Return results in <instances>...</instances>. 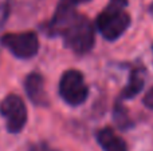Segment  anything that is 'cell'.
Instances as JSON below:
<instances>
[{"instance_id": "cell-6", "label": "cell", "mask_w": 153, "mask_h": 151, "mask_svg": "<svg viewBox=\"0 0 153 151\" xmlns=\"http://www.w3.org/2000/svg\"><path fill=\"white\" fill-rule=\"evenodd\" d=\"M24 88L30 100L36 106H48V98L45 90V79L40 74L32 72L26 78Z\"/></svg>"}, {"instance_id": "cell-14", "label": "cell", "mask_w": 153, "mask_h": 151, "mask_svg": "<svg viewBox=\"0 0 153 151\" xmlns=\"http://www.w3.org/2000/svg\"><path fill=\"white\" fill-rule=\"evenodd\" d=\"M151 13H152V16H153V4L151 5Z\"/></svg>"}, {"instance_id": "cell-13", "label": "cell", "mask_w": 153, "mask_h": 151, "mask_svg": "<svg viewBox=\"0 0 153 151\" xmlns=\"http://www.w3.org/2000/svg\"><path fill=\"white\" fill-rule=\"evenodd\" d=\"M59 1L65 3V4L70 5V7L76 8V5H78V4H81V3H86V1H89V0H59Z\"/></svg>"}, {"instance_id": "cell-1", "label": "cell", "mask_w": 153, "mask_h": 151, "mask_svg": "<svg viewBox=\"0 0 153 151\" xmlns=\"http://www.w3.org/2000/svg\"><path fill=\"white\" fill-rule=\"evenodd\" d=\"M54 36H62L65 45L78 55L89 52L94 47L95 42L93 23L86 16L79 15L78 12L62 23Z\"/></svg>"}, {"instance_id": "cell-9", "label": "cell", "mask_w": 153, "mask_h": 151, "mask_svg": "<svg viewBox=\"0 0 153 151\" xmlns=\"http://www.w3.org/2000/svg\"><path fill=\"white\" fill-rule=\"evenodd\" d=\"M114 122L117 123V126H118L120 128H129L130 126H132V122H130V119L128 118V114L126 111H125V108L121 106L120 103H117L116 106H114Z\"/></svg>"}, {"instance_id": "cell-5", "label": "cell", "mask_w": 153, "mask_h": 151, "mask_svg": "<svg viewBox=\"0 0 153 151\" xmlns=\"http://www.w3.org/2000/svg\"><path fill=\"white\" fill-rule=\"evenodd\" d=\"M1 44L19 59L34 58L39 51V40L34 32L4 35L1 37Z\"/></svg>"}, {"instance_id": "cell-4", "label": "cell", "mask_w": 153, "mask_h": 151, "mask_svg": "<svg viewBox=\"0 0 153 151\" xmlns=\"http://www.w3.org/2000/svg\"><path fill=\"white\" fill-rule=\"evenodd\" d=\"M0 114L5 119V127L11 134H18L27 123V108L19 95L10 94L0 103Z\"/></svg>"}, {"instance_id": "cell-8", "label": "cell", "mask_w": 153, "mask_h": 151, "mask_svg": "<svg viewBox=\"0 0 153 151\" xmlns=\"http://www.w3.org/2000/svg\"><path fill=\"white\" fill-rule=\"evenodd\" d=\"M145 84V71L143 68H136L132 71L126 87L121 92V99H132L141 92Z\"/></svg>"}, {"instance_id": "cell-3", "label": "cell", "mask_w": 153, "mask_h": 151, "mask_svg": "<svg viewBox=\"0 0 153 151\" xmlns=\"http://www.w3.org/2000/svg\"><path fill=\"white\" fill-rule=\"evenodd\" d=\"M59 94L70 106L85 103L89 95V88L85 83L83 74L78 70H67L63 72L59 82Z\"/></svg>"}, {"instance_id": "cell-11", "label": "cell", "mask_w": 153, "mask_h": 151, "mask_svg": "<svg viewBox=\"0 0 153 151\" xmlns=\"http://www.w3.org/2000/svg\"><path fill=\"white\" fill-rule=\"evenodd\" d=\"M28 151H58V150H55L51 146H48L46 142H39V143L32 144Z\"/></svg>"}, {"instance_id": "cell-10", "label": "cell", "mask_w": 153, "mask_h": 151, "mask_svg": "<svg viewBox=\"0 0 153 151\" xmlns=\"http://www.w3.org/2000/svg\"><path fill=\"white\" fill-rule=\"evenodd\" d=\"M8 15H10V1L8 0H0V29L4 26Z\"/></svg>"}, {"instance_id": "cell-7", "label": "cell", "mask_w": 153, "mask_h": 151, "mask_svg": "<svg viewBox=\"0 0 153 151\" xmlns=\"http://www.w3.org/2000/svg\"><path fill=\"white\" fill-rule=\"evenodd\" d=\"M97 141L103 151H128V146L124 139L109 127L98 131Z\"/></svg>"}, {"instance_id": "cell-12", "label": "cell", "mask_w": 153, "mask_h": 151, "mask_svg": "<svg viewBox=\"0 0 153 151\" xmlns=\"http://www.w3.org/2000/svg\"><path fill=\"white\" fill-rule=\"evenodd\" d=\"M144 104L153 110V87L148 91V94H146L145 98H144Z\"/></svg>"}, {"instance_id": "cell-2", "label": "cell", "mask_w": 153, "mask_h": 151, "mask_svg": "<svg viewBox=\"0 0 153 151\" xmlns=\"http://www.w3.org/2000/svg\"><path fill=\"white\" fill-rule=\"evenodd\" d=\"M128 0H110L106 8L98 15L97 28L106 40H117L130 24V16L125 12Z\"/></svg>"}]
</instances>
